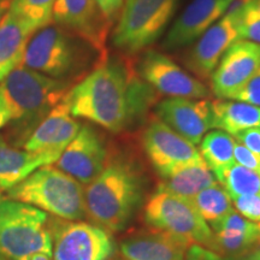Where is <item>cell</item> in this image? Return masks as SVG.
<instances>
[{"label":"cell","instance_id":"obj_11","mask_svg":"<svg viewBox=\"0 0 260 260\" xmlns=\"http://www.w3.org/2000/svg\"><path fill=\"white\" fill-rule=\"evenodd\" d=\"M142 144L160 177L183 165L204 160L195 145L178 135L159 118L152 119L145 129Z\"/></svg>","mask_w":260,"mask_h":260},{"label":"cell","instance_id":"obj_22","mask_svg":"<svg viewBox=\"0 0 260 260\" xmlns=\"http://www.w3.org/2000/svg\"><path fill=\"white\" fill-rule=\"evenodd\" d=\"M37 31L8 11L0 22V82L21 65L29 39Z\"/></svg>","mask_w":260,"mask_h":260},{"label":"cell","instance_id":"obj_2","mask_svg":"<svg viewBox=\"0 0 260 260\" xmlns=\"http://www.w3.org/2000/svg\"><path fill=\"white\" fill-rule=\"evenodd\" d=\"M142 200V181L126 161L107 162L84 189L86 214L110 233L124 229Z\"/></svg>","mask_w":260,"mask_h":260},{"label":"cell","instance_id":"obj_18","mask_svg":"<svg viewBox=\"0 0 260 260\" xmlns=\"http://www.w3.org/2000/svg\"><path fill=\"white\" fill-rule=\"evenodd\" d=\"M52 21L74 31L95 48H103L107 24L100 15L96 0H57Z\"/></svg>","mask_w":260,"mask_h":260},{"label":"cell","instance_id":"obj_6","mask_svg":"<svg viewBox=\"0 0 260 260\" xmlns=\"http://www.w3.org/2000/svg\"><path fill=\"white\" fill-rule=\"evenodd\" d=\"M180 0H125L112 34V42L125 53L151 46L165 31Z\"/></svg>","mask_w":260,"mask_h":260},{"label":"cell","instance_id":"obj_8","mask_svg":"<svg viewBox=\"0 0 260 260\" xmlns=\"http://www.w3.org/2000/svg\"><path fill=\"white\" fill-rule=\"evenodd\" d=\"M79 53L73 39L63 28L46 25L29 39L21 65L60 80L76 69Z\"/></svg>","mask_w":260,"mask_h":260},{"label":"cell","instance_id":"obj_15","mask_svg":"<svg viewBox=\"0 0 260 260\" xmlns=\"http://www.w3.org/2000/svg\"><path fill=\"white\" fill-rule=\"evenodd\" d=\"M157 116L162 123L193 145L212 128L211 103L204 99L169 98L157 106Z\"/></svg>","mask_w":260,"mask_h":260},{"label":"cell","instance_id":"obj_31","mask_svg":"<svg viewBox=\"0 0 260 260\" xmlns=\"http://www.w3.org/2000/svg\"><path fill=\"white\" fill-rule=\"evenodd\" d=\"M233 100H239L260 107V68L247 81L245 86L235 94Z\"/></svg>","mask_w":260,"mask_h":260},{"label":"cell","instance_id":"obj_16","mask_svg":"<svg viewBox=\"0 0 260 260\" xmlns=\"http://www.w3.org/2000/svg\"><path fill=\"white\" fill-rule=\"evenodd\" d=\"M234 0H191L169 30L164 46L180 48L197 41L205 31L226 14Z\"/></svg>","mask_w":260,"mask_h":260},{"label":"cell","instance_id":"obj_24","mask_svg":"<svg viewBox=\"0 0 260 260\" xmlns=\"http://www.w3.org/2000/svg\"><path fill=\"white\" fill-rule=\"evenodd\" d=\"M162 182L158 189L193 199L205 188L216 183V176L204 160L190 162L172 170L167 176L161 177Z\"/></svg>","mask_w":260,"mask_h":260},{"label":"cell","instance_id":"obj_37","mask_svg":"<svg viewBox=\"0 0 260 260\" xmlns=\"http://www.w3.org/2000/svg\"><path fill=\"white\" fill-rule=\"evenodd\" d=\"M241 260H260V246L242 256Z\"/></svg>","mask_w":260,"mask_h":260},{"label":"cell","instance_id":"obj_35","mask_svg":"<svg viewBox=\"0 0 260 260\" xmlns=\"http://www.w3.org/2000/svg\"><path fill=\"white\" fill-rule=\"evenodd\" d=\"M186 260H230L217 254L211 249L205 248L200 245H191L188 249Z\"/></svg>","mask_w":260,"mask_h":260},{"label":"cell","instance_id":"obj_13","mask_svg":"<svg viewBox=\"0 0 260 260\" xmlns=\"http://www.w3.org/2000/svg\"><path fill=\"white\" fill-rule=\"evenodd\" d=\"M56 164L58 169L81 184H89L107 165L106 146L95 130L83 125Z\"/></svg>","mask_w":260,"mask_h":260},{"label":"cell","instance_id":"obj_7","mask_svg":"<svg viewBox=\"0 0 260 260\" xmlns=\"http://www.w3.org/2000/svg\"><path fill=\"white\" fill-rule=\"evenodd\" d=\"M145 220L158 232L186 237L207 249L214 248L212 230L188 198L158 189L146 205Z\"/></svg>","mask_w":260,"mask_h":260},{"label":"cell","instance_id":"obj_32","mask_svg":"<svg viewBox=\"0 0 260 260\" xmlns=\"http://www.w3.org/2000/svg\"><path fill=\"white\" fill-rule=\"evenodd\" d=\"M234 159H235V162L241 167L260 174V155L255 154L240 142H236L235 148H234Z\"/></svg>","mask_w":260,"mask_h":260},{"label":"cell","instance_id":"obj_17","mask_svg":"<svg viewBox=\"0 0 260 260\" xmlns=\"http://www.w3.org/2000/svg\"><path fill=\"white\" fill-rule=\"evenodd\" d=\"M80 123L70 113L64 98L24 141L23 147L28 152L50 153L59 159L67 146L80 132Z\"/></svg>","mask_w":260,"mask_h":260},{"label":"cell","instance_id":"obj_39","mask_svg":"<svg viewBox=\"0 0 260 260\" xmlns=\"http://www.w3.org/2000/svg\"><path fill=\"white\" fill-rule=\"evenodd\" d=\"M29 260H53L51 254H46V253H38L34 254Z\"/></svg>","mask_w":260,"mask_h":260},{"label":"cell","instance_id":"obj_33","mask_svg":"<svg viewBox=\"0 0 260 260\" xmlns=\"http://www.w3.org/2000/svg\"><path fill=\"white\" fill-rule=\"evenodd\" d=\"M124 2L125 0H96L100 15H102L107 25L112 23L118 17Z\"/></svg>","mask_w":260,"mask_h":260},{"label":"cell","instance_id":"obj_27","mask_svg":"<svg viewBox=\"0 0 260 260\" xmlns=\"http://www.w3.org/2000/svg\"><path fill=\"white\" fill-rule=\"evenodd\" d=\"M191 201L201 217L210 224L218 222L234 211L232 198L224 187L217 182L198 193Z\"/></svg>","mask_w":260,"mask_h":260},{"label":"cell","instance_id":"obj_20","mask_svg":"<svg viewBox=\"0 0 260 260\" xmlns=\"http://www.w3.org/2000/svg\"><path fill=\"white\" fill-rule=\"evenodd\" d=\"M214 248L228 255H243L260 246V224L232 211L218 222L211 224Z\"/></svg>","mask_w":260,"mask_h":260},{"label":"cell","instance_id":"obj_19","mask_svg":"<svg viewBox=\"0 0 260 260\" xmlns=\"http://www.w3.org/2000/svg\"><path fill=\"white\" fill-rule=\"evenodd\" d=\"M191 245L186 237L157 232L125 240L121 252L126 260H186Z\"/></svg>","mask_w":260,"mask_h":260},{"label":"cell","instance_id":"obj_5","mask_svg":"<svg viewBox=\"0 0 260 260\" xmlns=\"http://www.w3.org/2000/svg\"><path fill=\"white\" fill-rule=\"evenodd\" d=\"M52 248L46 212L10 198L0 199V258L29 260L38 253L52 255Z\"/></svg>","mask_w":260,"mask_h":260},{"label":"cell","instance_id":"obj_28","mask_svg":"<svg viewBox=\"0 0 260 260\" xmlns=\"http://www.w3.org/2000/svg\"><path fill=\"white\" fill-rule=\"evenodd\" d=\"M56 2L57 0H10L8 11L38 30L52 22Z\"/></svg>","mask_w":260,"mask_h":260},{"label":"cell","instance_id":"obj_12","mask_svg":"<svg viewBox=\"0 0 260 260\" xmlns=\"http://www.w3.org/2000/svg\"><path fill=\"white\" fill-rule=\"evenodd\" d=\"M259 68L260 45L239 39L228 48L211 74V89L219 99L233 100Z\"/></svg>","mask_w":260,"mask_h":260},{"label":"cell","instance_id":"obj_36","mask_svg":"<svg viewBox=\"0 0 260 260\" xmlns=\"http://www.w3.org/2000/svg\"><path fill=\"white\" fill-rule=\"evenodd\" d=\"M10 121H11V115H10V111L5 102L3 100L2 95H0V129L4 128Z\"/></svg>","mask_w":260,"mask_h":260},{"label":"cell","instance_id":"obj_3","mask_svg":"<svg viewBox=\"0 0 260 260\" xmlns=\"http://www.w3.org/2000/svg\"><path fill=\"white\" fill-rule=\"evenodd\" d=\"M63 80L18 65L0 82V95L8 106L19 136L30 135L68 93ZM28 139V138H27Z\"/></svg>","mask_w":260,"mask_h":260},{"label":"cell","instance_id":"obj_4","mask_svg":"<svg viewBox=\"0 0 260 260\" xmlns=\"http://www.w3.org/2000/svg\"><path fill=\"white\" fill-rule=\"evenodd\" d=\"M8 198L31 205L64 220L86 216L82 184L60 169L45 165L6 190Z\"/></svg>","mask_w":260,"mask_h":260},{"label":"cell","instance_id":"obj_10","mask_svg":"<svg viewBox=\"0 0 260 260\" xmlns=\"http://www.w3.org/2000/svg\"><path fill=\"white\" fill-rule=\"evenodd\" d=\"M140 75L152 88L170 98L204 99L210 94V90L199 79L167 54L157 51L145 53L140 64Z\"/></svg>","mask_w":260,"mask_h":260},{"label":"cell","instance_id":"obj_30","mask_svg":"<svg viewBox=\"0 0 260 260\" xmlns=\"http://www.w3.org/2000/svg\"><path fill=\"white\" fill-rule=\"evenodd\" d=\"M237 212L245 218L260 224V194L243 195L233 199Z\"/></svg>","mask_w":260,"mask_h":260},{"label":"cell","instance_id":"obj_21","mask_svg":"<svg viewBox=\"0 0 260 260\" xmlns=\"http://www.w3.org/2000/svg\"><path fill=\"white\" fill-rule=\"evenodd\" d=\"M57 160L58 158L50 153H37L12 147L0 136V189H10L39 168L52 165Z\"/></svg>","mask_w":260,"mask_h":260},{"label":"cell","instance_id":"obj_40","mask_svg":"<svg viewBox=\"0 0 260 260\" xmlns=\"http://www.w3.org/2000/svg\"><path fill=\"white\" fill-rule=\"evenodd\" d=\"M0 260H5V259H3V258H0Z\"/></svg>","mask_w":260,"mask_h":260},{"label":"cell","instance_id":"obj_29","mask_svg":"<svg viewBox=\"0 0 260 260\" xmlns=\"http://www.w3.org/2000/svg\"><path fill=\"white\" fill-rule=\"evenodd\" d=\"M237 12L239 39L260 45V0H247Z\"/></svg>","mask_w":260,"mask_h":260},{"label":"cell","instance_id":"obj_38","mask_svg":"<svg viewBox=\"0 0 260 260\" xmlns=\"http://www.w3.org/2000/svg\"><path fill=\"white\" fill-rule=\"evenodd\" d=\"M10 6V0H0V22H2L4 15L8 12Z\"/></svg>","mask_w":260,"mask_h":260},{"label":"cell","instance_id":"obj_23","mask_svg":"<svg viewBox=\"0 0 260 260\" xmlns=\"http://www.w3.org/2000/svg\"><path fill=\"white\" fill-rule=\"evenodd\" d=\"M212 128L235 136L249 128H260V107L239 100L220 99L211 103Z\"/></svg>","mask_w":260,"mask_h":260},{"label":"cell","instance_id":"obj_25","mask_svg":"<svg viewBox=\"0 0 260 260\" xmlns=\"http://www.w3.org/2000/svg\"><path fill=\"white\" fill-rule=\"evenodd\" d=\"M235 145L236 141L233 135L219 129L212 130L201 139L199 153L210 170L214 174L220 169L235 162L234 159Z\"/></svg>","mask_w":260,"mask_h":260},{"label":"cell","instance_id":"obj_14","mask_svg":"<svg viewBox=\"0 0 260 260\" xmlns=\"http://www.w3.org/2000/svg\"><path fill=\"white\" fill-rule=\"evenodd\" d=\"M237 9L228 12L211 25L198 39L194 47L188 53V69L200 79H210L223 54L234 42L239 40Z\"/></svg>","mask_w":260,"mask_h":260},{"label":"cell","instance_id":"obj_26","mask_svg":"<svg viewBox=\"0 0 260 260\" xmlns=\"http://www.w3.org/2000/svg\"><path fill=\"white\" fill-rule=\"evenodd\" d=\"M214 176L218 178L232 200L243 195L260 194L259 172L241 167L237 162L216 171Z\"/></svg>","mask_w":260,"mask_h":260},{"label":"cell","instance_id":"obj_9","mask_svg":"<svg viewBox=\"0 0 260 260\" xmlns=\"http://www.w3.org/2000/svg\"><path fill=\"white\" fill-rule=\"evenodd\" d=\"M53 260H110L115 253L111 234L84 222L53 223Z\"/></svg>","mask_w":260,"mask_h":260},{"label":"cell","instance_id":"obj_34","mask_svg":"<svg viewBox=\"0 0 260 260\" xmlns=\"http://www.w3.org/2000/svg\"><path fill=\"white\" fill-rule=\"evenodd\" d=\"M237 142L260 155V128H249L234 136Z\"/></svg>","mask_w":260,"mask_h":260},{"label":"cell","instance_id":"obj_41","mask_svg":"<svg viewBox=\"0 0 260 260\" xmlns=\"http://www.w3.org/2000/svg\"><path fill=\"white\" fill-rule=\"evenodd\" d=\"M243 2H247V0H243Z\"/></svg>","mask_w":260,"mask_h":260},{"label":"cell","instance_id":"obj_1","mask_svg":"<svg viewBox=\"0 0 260 260\" xmlns=\"http://www.w3.org/2000/svg\"><path fill=\"white\" fill-rule=\"evenodd\" d=\"M147 86L135 79L125 65L107 60L68 90L64 100L74 117L119 133L151 104L153 95Z\"/></svg>","mask_w":260,"mask_h":260}]
</instances>
